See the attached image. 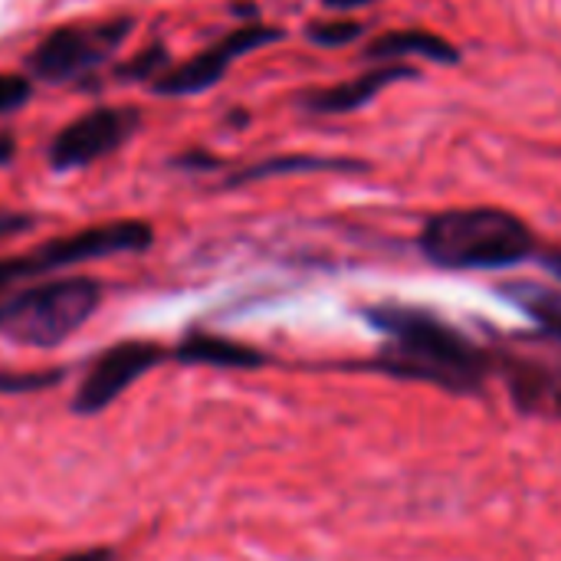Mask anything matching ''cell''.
Here are the masks:
<instances>
[{
  "label": "cell",
  "mask_w": 561,
  "mask_h": 561,
  "mask_svg": "<svg viewBox=\"0 0 561 561\" xmlns=\"http://www.w3.org/2000/svg\"><path fill=\"white\" fill-rule=\"evenodd\" d=\"M283 39V30H270V26H240L233 30L230 36H224L220 43H214L210 49L197 53L194 59L181 62L178 69H168L164 76H158L151 82V92L154 95H197V92H207L214 89L224 76H227V66L266 43H276Z\"/></svg>",
  "instance_id": "ba28073f"
},
{
  "label": "cell",
  "mask_w": 561,
  "mask_h": 561,
  "mask_svg": "<svg viewBox=\"0 0 561 561\" xmlns=\"http://www.w3.org/2000/svg\"><path fill=\"white\" fill-rule=\"evenodd\" d=\"M102 286L89 276H66L26 286L0 299V335L26 348H56L99 309Z\"/></svg>",
  "instance_id": "3957f363"
},
{
  "label": "cell",
  "mask_w": 561,
  "mask_h": 561,
  "mask_svg": "<svg viewBox=\"0 0 561 561\" xmlns=\"http://www.w3.org/2000/svg\"><path fill=\"white\" fill-rule=\"evenodd\" d=\"M36 220L30 217V214H20V210H3L0 207V240H7V237H16V233H23V230H30Z\"/></svg>",
  "instance_id": "ac0fdd59"
},
{
  "label": "cell",
  "mask_w": 561,
  "mask_h": 561,
  "mask_svg": "<svg viewBox=\"0 0 561 561\" xmlns=\"http://www.w3.org/2000/svg\"><path fill=\"white\" fill-rule=\"evenodd\" d=\"M365 33V23H358V20H316V23H309V30H306V36L316 43V46H345V43H352V39H358Z\"/></svg>",
  "instance_id": "9a60e30c"
},
{
  "label": "cell",
  "mask_w": 561,
  "mask_h": 561,
  "mask_svg": "<svg viewBox=\"0 0 561 561\" xmlns=\"http://www.w3.org/2000/svg\"><path fill=\"white\" fill-rule=\"evenodd\" d=\"M371 59H394V56H424L444 66L460 62V49L454 43H447L437 33H424V30H398V33H385L368 46Z\"/></svg>",
  "instance_id": "8fae6325"
},
{
  "label": "cell",
  "mask_w": 561,
  "mask_h": 561,
  "mask_svg": "<svg viewBox=\"0 0 561 561\" xmlns=\"http://www.w3.org/2000/svg\"><path fill=\"white\" fill-rule=\"evenodd\" d=\"M417 69L411 66H385V69H371L352 82H342V85H332V89H316V92H306L302 95V105L309 112H322V115H339V112H352V108H362L365 102H371L385 85L391 82H401V79H414Z\"/></svg>",
  "instance_id": "9c48e42d"
},
{
  "label": "cell",
  "mask_w": 561,
  "mask_h": 561,
  "mask_svg": "<svg viewBox=\"0 0 561 561\" xmlns=\"http://www.w3.org/2000/svg\"><path fill=\"white\" fill-rule=\"evenodd\" d=\"M59 381H62V371H30V375L10 371V375H0V394H30Z\"/></svg>",
  "instance_id": "2e32d148"
},
{
  "label": "cell",
  "mask_w": 561,
  "mask_h": 561,
  "mask_svg": "<svg viewBox=\"0 0 561 561\" xmlns=\"http://www.w3.org/2000/svg\"><path fill=\"white\" fill-rule=\"evenodd\" d=\"M421 253L440 270H510L536 256V233L510 210L457 207L424 224Z\"/></svg>",
  "instance_id": "7a4b0ae2"
},
{
  "label": "cell",
  "mask_w": 561,
  "mask_h": 561,
  "mask_svg": "<svg viewBox=\"0 0 561 561\" xmlns=\"http://www.w3.org/2000/svg\"><path fill=\"white\" fill-rule=\"evenodd\" d=\"M56 561H115V552H112V549H105V546H99V549L69 552V556H62V559H56Z\"/></svg>",
  "instance_id": "ffe728a7"
},
{
  "label": "cell",
  "mask_w": 561,
  "mask_h": 561,
  "mask_svg": "<svg viewBox=\"0 0 561 561\" xmlns=\"http://www.w3.org/2000/svg\"><path fill=\"white\" fill-rule=\"evenodd\" d=\"M178 168H220V158H210L207 151H187L181 158H174Z\"/></svg>",
  "instance_id": "d6986e66"
},
{
  "label": "cell",
  "mask_w": 561,
  "mask_h": 561,
  "mask_svg": "<svg viewBox=\"0 0 561 561\" xmlns=\"http://www.w3.org/2000/svg\"><path fill=\"white\" fill-rule=\"evenodd\" d=\"M131 33V16L105 20V23H69L53 30L39 46L26 56V72L43 82H69L82 72L105 62L122 39Z\"/></svg>",
  "instance_id": "5b68a950"
},
{
  "label": "cell",
  "mask_w": 561,
  "mask_h": 561,
  "mask_svg": "<svg viewBox=\"0 0 561 561\" xmlns=\"http://www.w3.org/2000/svg\"><path fill=\"white\" fill-rule=\"evenodd\" d=\"M368 164L365 161H355V158H319V154H279V158H266L247 171H237L227 184H250V181H266V178H276V174H306V171H365Z\"/></svg>",
  "instance_id": "7c38bea8"
},
{
  "label": "cell",
  "mask_w": 561,
  "mask_h": 561,
  "mask_svg": "<svg viewBox=\"0 0 561 561\" xmlns=\"http://www.w3.org/2000/svg\"><path fill=\"white\" fill-rule=\"evenodd\" d=\"M154 243V230L145 220H112L99 227H85L69 237H56L23 256L0 260V293L20 279L46 276L66 266L118 256V253H145Z\"/></svg>",
  "instance_id": "277c9868"
},
{
  "label": "cell",
  "mask_w": 561,
  "mask_h": 561,
  "mask_svg": "<svg viewBox=\"0 0 561 561\" xmlns=\"http://www.w3.org/2000/svg\"><path fill=\"white\" fill-rule=\"evenodd\" d=\"M33 95V82L30 76H10L0 72V115L16 112L20 105H26V99Z\"/></svg>",
  "instance_id": "e0dca14e"
},
{
  "label": "cell",
  "mask_w": 561,
  "mask_h": 561,
  "mask_svg": "<svg viewBox=\"0 0 561 561\" xmlns=\"http://www.w3.org/2000/svg\"><path fill=\"white\" fill-rule=\"evenodd\" d=\"M13 158V138L10 135H0V164H7Z\"/></svg>",
  "instance_id": "603a6c76"
},
{
  "label": "cell",
  "mask_w": 561,
  "mask_h": 561,
  "mask_svg": "<svg viewBox=\"0 0 561 561\" xmlns=\"http://www.w3.org/2000/svg\"><path fill=\"white\" fill-rule=\"evenodd\" d=\"M325 7H332V10H352V7H365V3H371V0H322Z\"/></svg>",
  "instance_id": "7402d4cb"
},
{
  "label": "cell",
  "mask_w": 561,
  "mask_h": 561,
  "mask_svg": "<svg viewBox=\"0 0 561 561\" xmlns=\"http://www.w3.org/2000/svg\"><path fill=\"white\" fill-rule=\"evenodd\" d=\"M168 358V352L154 342H118L112 348H105L85 371L76 398H72V411L89 417V414H102L105 408H112V401L128 391L145 371H151L154 365H161Z\"/></svg>",
  "instance_id": "52a82bcc"
},
{
  "label": "cell",
  "mask_w": 561,
  "mask_h": 561,
  "mask_svg": "<svg viewBox=\"0 0 561 561\" xmlns=\"http://www.w3.org/2000/svg\"><path fill=\"white\" fill-rule=\"evenodd\" d=\"M168 62H171V56H168V49H164V43H154V46H145L138 56H131L128 62H122L118 69H115V76L122 79V82H141V79H158V76H164V69H168Z\"/></svg>",
  "instance_id": "5bb4252c"
},
{
  "label": "cell",
  "mask_w": 561,
  "mask_h": 561,
  "mask_svg": "<svg viewBox=\"0 0 561 561\" xmlns=\"http://www.w3.org/2000/svg\"><path fill=\"white\" fill-rule=\"evenodd\" d=\"M529 319H536L552 339L561 342V293L549 286H536V283H510L503 289Z\"/></svg>",
  "instance_id": "4fadbf2b"
},
{
  "label": "cell",
  "mask_w": 561,
  "mask_h": 561,
  "mask_svg": "<svg viewBox=\"0 0 561 561\" xmlns=\"http://www.w3.org/2000/svg\"><path fill=\"white\" fill-rule=\"evenodd\" d=\"M365 319L385 335V348L375 358L378 371L404 381H424L450 394H477L483 388V348L440 316L417 306L381 302L365 309Z\"/></svg>",
  "instance_id": "6da1fadb"
},
{
  "label": "cell",
  "mask_w": 561,
  "mask_h": 561,
  "mask_svg": "<svg viewBox=\"0 0 561 561\" xmlns=\"http://www.w3.org/2000/svg\"><path fill=\"white\" fill-rule=\"evenodd\" d=\"M542 263L556 273L561 279V250H549V253H542Z\"/></svg>",
  "instance_id": "44dd1931"
},
{
  "label": "cell",
  "mask_w": 561,
  "mask_h": 561,
  "mask_svg": "<svg viewBox=\"0 0 561 561\" xmlns=\"http://www.w3.org/2000/svg\"><path fill=\"white\" fill-rule=\"evenodd\" d=\"M138 125H141L138 108H108V105L92 108L76 122H69L66 128H59V135L46 148V161L53 171L89 168L92 161L118 151L138 131Z\"/></svg>",
  "instance_id": "8992f818"
},
{
  "label": "cell",
  "mask_w": 561,
  "mask_h": 561,
  "mask_svg": "<svg viewBox=\"0 0 561 561\" xmlns=\"http://www.w3.org/2000/svg\"><path fill=\"white\" fill-rule=\"evenodd\" d=\"M174 358L184 365H210V368H263L266 365L263 352L240 345L233 339H224V335H210V332H191L178 345Z\"/></svg>",
  "instance_id": "30bf717a"
}]
</instances>
